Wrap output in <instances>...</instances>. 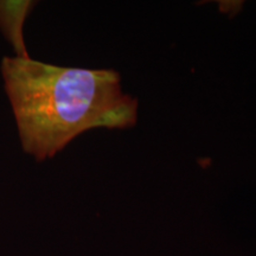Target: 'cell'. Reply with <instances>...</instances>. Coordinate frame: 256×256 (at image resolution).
<instances>
[{
    "label": "cell",
    "instance_id": "1",
    "mask_svg": "<svg viewBox=\"0 0 256 256\" xmlns=\"http://www.w3.org/2000/svg\"><path fill=\"white\" fill-rule=\"evenodd\" d=\"M0 75L22 150L38 162L54 158L90 130L136 124L138 101L124 92L115 70L5 56Z\"/></svg>",
    "mask_w": 256,
    "mask_h": 256
},
{
    "label": "cell",
    "instance_id": "2",
    "mask_svg": "<svg viewBox=\"0 0 256 256\" xmlns=\"http://www.w3.org/2000/svg\"><path fill=\"white\" fill-rule=\"evenodd\" d=\"M34 2H2L0 0V30L6 37L16 55L18 57H28L23 38V25Z\"/></svg>",
    "mask_w": 256,
    "mask_h": 256
}]
</instances>
